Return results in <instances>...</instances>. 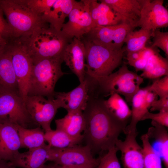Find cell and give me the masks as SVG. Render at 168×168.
<instances>
[{
    "label": "cell",
    "mask_w": 168,
    "mask_h": 168,
    "mask_svg": "<svg viewBox=\"0 0 168 168\" xmlns=\"http://www.w3.org/2000/svg\"><path fill=\"white\" fill-rule=\"evenodd\" d=\"M104 100L89 95L86 106L82 111L85 121L82 141L90 148L93 156L115 147L119 135L128 125L127 122L120 121L111 114Z\"/></svg>",
    "instance_id": "obj_1"
},
{
    "label": "cell",
    "mask_w": 168,
    "mask_h": 168,
    "mask_svg": "<svg viewBox=\"0 0 168 168\" xmlns=\"http://www.w3.org/2000/svg\"><path fill=\"white\" fill-rule=\"evenodd\" d=\"M17 38L25 47L32 62L62 56L65 48L71 41L61 31L50 26L47 23Z\"/></svg>",
    "instance_id": "obj_2"
},
{
    "label": "cell",
    "mask_w": 168,
    "mask_h": 168,
    "mask_svg": "<svg viewBox=\"0 0 168 168\" xmlns=\"http://www.w3.org/2000/svg\"><path fill=\"white\" fill-rule=\"evenodd\" d=\"M87 75L96 95L106 96L115 93L123 95L126 101L130 104L133 96L143 82V78L140 75L129 70L124 62L117 71L109 75Z\"/></svg>",
    "instance_id": "obj_3"
},
{
    "label": "cell",
    "mask_w": 168,
    "mask_h": 168,
    "mask_svg": "<svg viewBox=\"0 0 168 168\" xmlns=\"http://www.w3.org/2000/svg\"><path fill=\"white\" fill-rule=\"evenodd\" d=\"M62 56L43 58L32 62L27 96L54 99L58 81L66 73L62 70Z\"/></svg>",
    "instance_id": "obj_4"
},
{
    "label": "cell",
    "mask_w": 168,
    "mask_h": 168,
    "mask_svg": "<svg viewBox=\"0 0 168 168\" xmlns=\"http://www.w3.org/2000/svg\"><path fill=\"white\" fill-rule=\"evenodd\" d=\"M82 39L85 48L87 75L107 76L122 64L124 49L116 51L96 44L84 38Z\"/></svg>",
    "instance_id": "obj_5"
},
{
    "label": "cell",
    "mask_w": 168,
    "mask_h": 168,
    "mask_svg": "<svg viewBox=\"0 0 168 168\" xmlns=\"http://www.w3.org/2000/svg\"><path fill=\"white\" fill-rule=\"evenodd\" d=\"M0 7L6 17L14 38L29 33L47 23L23 0H0Z\"/></svg>",
    "instance_id": "obj_6"
},
{
    "label": "cell",
    "mask_w": 168,
    "mask_h": 168,
    "mask_svg": "<svg viewBox=\"0 0 168 168\" xmlns=\"http://www.w3.org/2000/svg\"><path fill=\"white\" fill-rule=\"evenodd\" d=\"M4 123L27 128L39 126L32 119L22 98L18 94L8 92L0 93V124Z\"/></svg>",
    "instance_id": "obj_7"
},
{
    "label": "cell",
    "mask_w": 168,
    "mask_h": 168,
    "mask_svg": "<svg viewBox=\"0 0 168 168\" xmlns=\"http://www.w3.org/2000/svg\"><path fill=\"white\" fill-rule=\"evenodd\" d=\"M61 30L71 41L74 38L82 39L94 27L89 9V0L75 1L73 7Z\"/></svg>",
    "instance_id": "obj_8"
},
{
    "label": "cell",
    "mask_w": 168,
    "mask_h": 168,
    "mask_svg": "<svg viewBox=\"0 0 168 168\" xmlns=\"http://www.w3.org/2000/svg\"><path fill=\"white\" fill-rule=\"evenodd\" d=\"M7 49L18 82L19 95L25 102L32 62L25 47L17 38L9 42Z\"/></svg>",
    "instance_id": "obj_9"
},
{
    "label": "cell",
    "mask_w": 168,
    "mask_h": 168,
    "mask_svg": "<svg viewBox=\"0 0 168 168\" xmlns=\"http://www.w3.org/2000/svg\"><path fill=\"white\" fill-rule=\"evenodd\" d=\"M47 161L61 166H78L92 165L97 166L100 157L94 158L88 146L76 145L64 148L49 147Z\"/></svg>",
    "instance_id": "obj_10"
},
{
    "label": "cell",
    "mask_w": 168,
    "mask_h": 168,
    "mask_svg": "<svg viewBox=\"0 0 168 168\" xmlns=\"http://www.w3.org/2000/svg\"><path fill=\"white\" fill-rule=\"evenodd\" d=\"M25 104L33 120L45 132L51 130V123L57 110L61 108L57 99H46L39 96H27Z\"/></svg>",
    "instance_id": "obj_11"
},
{
    "label": "cell",
    "mask_w": 168,
    "mask_h": 168,
    "mask_svg": "<svg viewBox=\"0 0 168 168\" xmlns=\"http://www.w3.org/2000/svg\"><path fill=\"white\" fill-rule=\"evenodd\" d=\"M141 6L138 27L152 31L168 26V11L163 0H139Z\"/></svg>",
    "instance_id": "obj_12"
},
{
    "label": "cell",
    "mask_w": 168,
    "mask_h": 168,
    "mask_svg": "<svg viewBox=\"0 0 168 168\" xmlns=\"http://www.w3.org/2000/svg\"><path fill=\"white\" fill-rule=\"evenodd\" d=\"M138 134L137 130L129 132L124 140L118 139L116 142L124 168H144L142 148L136 139Z\"/></svg>",
    "instance_id": "obj_13"
},
{
    "label": "cell",
    "mask_w": 168,
    "mask_h": 168,
    "mask_svg": "<svg viewBox=\"0 0 168 168\" xmlns=\"http://www.w3.org/2000/svg\"><path fill=\"white\" fill-rule=\"evenodd\" d=\"M63 62L78 77L80 83L86 75L85 48L82 39L73 38L65 48L62 54Z\"/></svg>",
    "instance_id": "obj_14"
},
{
    "label": "cell",
    "mask_w": 168,
    "mask_h": 168,
    "mask_svg": "<svg viewBox=\"0 0 168 168\" xmlns=\"http://www.w3.org/2000/svg\"><path fill=\"white\" fill-rule=\"evenodd\" d=\"M88 80H85L76 87L68 92H55L54 98L60 101L61 108L68 112L83 111L86 108L89 98Z\"/></svg>",
    "instance_id": "obj_15"
},
{
    "label": "cell",
    "mask_w": 168,
    "mask_h": 168,
    "mask_svg": "<svg viewBox=\"0 0 168 168\" xmlns=\"http://www.w3.org/2000/svg\"><path fill=\"white\" fill-rule=\"evenodd\" d=\"M20 148L21 142L15 125L0 124V160L10 161Z\"/></svg>",
    "instance_id": "obj_16"
},
{
    "label": "cell",
    "mask_w": 168,
    "mask_h": 168,
    "mask_svg": "<svg viewBox=\"0 0 168 168\" xmlns=\"http://www.w3.org/2000/svg\"><path fill=\"white\" fill-rule=\"evenodd\" d=\"M89 9L94 27L115 25L126 21L102 0H89Z\"/></svg>",
    "instance_id": "obj_17"
},
{
    "label": "cell",
    "mask_w": 168,
    "mask_h": 168,
    "mask_svg": "<svg viewBox=\"0 0 168 168\" xmlns=\"http://www.w3.org/2000/svg\"><path fill=\"white\" fill-rule=\"evenodd\" d=\"M49 147L48 145L19 152L9 161L18 168H42L47 161Z\"/></svg>",
    "instance_id": "obj_18"
},
{
    "label": "cell",
    "mask_w": 168,
    "mask_h": 168,
    "mask_svg": "<svg viewBox=\"0 0 168 168\" xmlns=\"http://www.w3.org/2000/svg\"><path fill=\"white\" fill-rule=\"evenodd\" d=\"M7 46L0 54V93L8 92L19 95L18 82Z\"/></svg>",
    "instance_id": "obj_19"
},
{
    "label": "cell",
    "mask_w": 168,
    "mask_h": 168,
    "mask_svg": "<svg viewBox=\"0 0 168 168\" xmlns=\"http://www.w3.org/2000/svg\"><path fill=\"white\" fill-rule=\"evenodd\" d=\"M56 129L62 131L72 138L82 141L85 121L82 111L68 112L63 118L55 119Z\"/></svg>",
    "instance_id": "obj_20"
},
{
    "label": "cell",
    "mask_w": 168,
    "mask_h": 168,
    "mask_svg": "<svg viewBox=\"0 0 168 168\" xmlns=\"http://www.w3.org/2000/svg\"><path fill=\"white\" fill-rule=\"evenodd\" d=\"M75 0H55L48 10L41 16L50 26L61 31L66 18L71 11Z\"/></svg>",
    "instance_id": "obj_21"
},
{
    "label": "cell",
    "mask_w": 168,
    "mask_h": 168,
    "mask_svg": "<svg viewBox=\"0 0 168 168\" xmlns=\"http://www.w3.org/2000/svg\"><path fill=\"white\" fill-rule=\"evenodd\" d=\"M125 21L136 26L140 16L139 0H102Z\"/></svg>",
    "instance_id": "obj_22"
},
{
    "label": "cell",
    "mask_w": 168,
    "mask_h": 168,
    "mask_svg": "<svg viewBox=\"0 0 168 168\" xmlns=\"http://www.w3.org/2000/svg\"><path fill=\"white\" fill-rule=\"evenodd\" d=\"M152 127L148 128L147 133L150 139H152L151 144L160 156L166 168H168V133L166 127L153 121L151 123Z\"/></svg>",
    "instance_id": "obj_23"
},
{
    "label": "cell",
    "mask_w": 168,
    "mask_h": 168,
    "mask_svg": "<svg viewBox=\"0 0 168 168\" xmlns=\"http://www.w3.org/2000/svg\"><path fill=\"white\" fill-rule=\"evenodd\" d=\"M149 88V86L140 88L133 96L131 102V120L124 130V133L125 134L131 131L137 130V124L141 121L143 115L149 111V108L145 101V97Z\"/></svg>",
    "instance_id": "obj_24"
},
{
    "label": "cell",
    "mask_w": 168,
    "mask_h": 168,
    "mask_svg": "<svg viewBox=\"0 0 168 168\" xmlns=\"http://www.w3.org/2000/svg\"><path fill=\"white\" fill-rule=\"evenodd\" d=\"M140 75L143 78L153 80L168 76V58L161 56L156 48Z\"/></svg>",
    "instance_id": "obj_25"
},
{
    "label": "cell",
    "mask_w": 168,
    "mask_h": 168,
    "mask_svg": "<svg viewBox=\"0 0 168 168\" xmlns=\"http://www.w3.org/2000/svg\"><path fill=\"white\" fill-rule=\"evenodd\" d=\"M19 136L21 148L29 149L46 145L44 131L40 126L27 128L19 125H15Z\"/></svg>",
    "instance_id": "obj_26"
},
{
    "label": "cell",
    "mask_w": 168,
    "mask_h": 168,
    "mask_svg": "<svg viewBox=\"0 0 168 168\" xmlns=\"http://www.w3.org/2000/svg\"><path fill=\"white\" fill-rule=\"evenodd\" d=\"M110 96L107 100H104L108 110L118 119L128 122L131 117V110L126 101L117 93H113Z\"/></svg>",
    "instance_id": "obj_27"
},
{
    "label": "cell",
    "mask_w": 168,
    "mask_h": 168,
    "mask_svg": "<svg viewBox=\"0 0 168 168\" xmlns=\"http://www.w3.org/2000/svg\"><path fill=\"white\" fill-rule=\"evenodd\" d=\"M152 31L141 28L138 30L128 33L124 40L126 46L124 49L127 52L140 50L146 46V43L152 36Z\"/></svg>",
    "instance_id": "obj_28"
},
{
    "label": "cell",
    "mask_w": 168,
    "mask_h": 168,
    "mask_svg": "<svg viewBox=\"0 0 168 168\" xmlns=\"http://www.w3.org/2000/svg\"><path fill=\"white\" fill-rule=\"evenodd\" d=\"M44 138L50 148H64L78 145L81 142L64 132L56 129L45 132Z\"/></svg>",
    "instance_id": "obj_29"
},
{
    "label": "cell",
    "mask_w": 168,
    "mask_h": 168,
    "mask_svg": "<svg viewBox=\"0 0 168 168\" xmlns=\"http://www.w3.org/2000/svg\"><path fill=\"white\" fill-rule=\"evenodd\" d=\"M156 48L146 46L138 51L127 52L126 63L133 67L137 72L142 71L149 58Z\"/></svg>",
    "instance_id": "obj_30"
},
{
    "label": "cell",
    "mask_w": 168,
    "mask_h": 168,
    "mask_svg": "<svg viewBox=\"0 0 168 168\" xmlns=\"http://www.w3.org/2000/svg\"><path fill=\"white\" fill-rule=\"evenodd\" d=\"M118 150L115 147L100 156V161L97 168H121L117 156Z\"/></svg>",
    "instance_id": "obj_31"
},
{
    "label": "cell",
    "mask_w": 168,
    "mask_h": 168,
    "mask_svg": "<svg viewBox=\"0 0 168 168\" xmlns=\"http://www.w3.org/2000/svg\"><path fill=\"white\" fill-rule=\"evenodd\" d=\"M152 48H159L165 53L166 58L168 57V32H162L160 29L152 31Z\"/></svg>",
    "instance_id": "obj_32"
},
{
    "label": "cell",
    "mask_w": 168,
    "mask_h": 168,
    "mask_svg": "<svg viewBox=\"0 0 168 168\" xmlns=\"http://www.w3.org/2000/svg\"><path fill=\"white\" fill-rule=\"evenodd\" d=\"M25 3L41 17L46 12L55 0H23Z\"/></svg>",
    "instance_id": "obj_33"
},
{
    "label": "cell",
    "mask_w": 168,
    "mask_h": 168,
    "mask_svg": "<svg viewBox=\"0 0 168 168\" xmlns=\"http://www.w3.org/2000/svg\"><path fill=\"white\" fill-rule=\"evenodd\" d=\"M149 85L150 90L155 92L159 98L168 96V76L153 80Z\"/></svg>",
    "instance_id": "obj_34"
},
{
    "label": "cell",
    "mask_w": 168,
    "mask_h": 168,
    "mask_svg": "<svg viewBox=\"0 0 168 168\" xmlns=\"http://www.w3.org/2000/svg\"><path fill=\"white\" fill-rule=\"evenodd\" d=\"M151 119L166 127H168V110H162L156 113H153L149 111L142 118L141 121Z\"/></svg>",
    "instance_id": "obj_35"
},
{
    "label": "cell",
    "mask_w": 168,
    "mask_h": 168,
    "mask_svg": "<svg viewBox=\"0 0 168 168\" xmlns=\"http://www.w3.org/2000/svg\"><path fill=\"white\" fill-rule=\"evenodd\" d=\"M3 14L0 7V37L9 42L14 38L7 21L4 17Z\"/></svg>",
    "instance_id": "obj_36"
},
{
    "label": "cell",
    "mask_w": 168,
    "mask_h": 168,
    "mask_svg": "<svg viewBox=\"0 0 168 168\" xmlns=\"http://www.w3.org/2000/svg\"><path fill=\"white\" fill-rule=\"evenodd\" d=\"M151 111L168 110V96L156 100L152 104L150 108Z\"/></svg>",
    "instance_id": "obj_37"
},
{
    "label": "cell",
    "mask_w": 168,
    "mask_h": 168,
    "mask_svg": "<svg viewBox=\"0 0 168 168\" xmlns=\"http://www.w3.org/2000/svg\"><path fill=\"white\" fill-rule=\"evenodd\" d=\"M9 43L8 41L0 37V54L6 49Z\"/></svg>",
    "instance_id": "obj_38"
},
{
    "label": "cell",
    "mask_w": 168,
    "mask_h": 168,
    "mask_svg": "<svg viewBox=\"0 0 168 168\" xmlns=\"http://www.w3.org/2000/svg\"><path fill=\"white\" fill-rule=\"evenodd\" d=\"M0 168H18L12 165L10 162L0 160Z\"/></svg>",
    "instance_id": "obj_39"
},
{
    "label": "cell",
    "mask_w": 168,
    "mask_h": 168,
    "mask_svg": "<svg viewBox=\"0 0 168 168\" xmlns=\"http://www.w3.org/2000/svg\"><path fill=\"white\" fill-rule=\"evenodd\" d=\"M60 166L54 163L45 165L42 168H60Z\"/></svg>",
    "instance_id": "obj_40"
},
{
    "label": "cell",
    "mask_w": 168,
    "mask_h": 168,
    "mask_svg": "<svg viewBox=\"0 0 168 168\" xmlns=\"http://www.w3.org/2000/svg\"><path fill=\"white\" fill-rule=\"evenodd\" d=\"M97 166L95 165H89L77 166L76 168H96Z\"/></svg>",
    "instance_id": "obj_41"
},
{
    "label": "cell",
    "mask_w": 168,
    "mask_h": 168,
    "mask_svg": "<svg viewBox=\"0 0 168 168\" xmlns=\"http://www.w3.org/2000/svg\"><path fill=\"white\" fill-rule=\"evenodd\" d=\"M77 167V166H60V168H76Z\"/></svg>",
    "instance_id": "obj_42"
}]
</instances>
